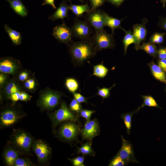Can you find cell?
<instances>
[{
  "instance_id": "14",
  "label": "cell",
  "mask_w": 166,
  "mask_h": 166,
  "mask_svg": "<svg viewBox=\"0 0 166 166\" xmlns=\"http://www.w3.org/2000/svg\"><path fill=\"white\" fill-rule=\"evenodd\" d=\"M99 132V126L95 119L88 120L85 123L81 131L82 135L84 138L91 140L97 135Z\"/></svg>"
},
{
  "instance_id": "38",
  "label": "cell",
  "mask_w": 166,
  "mask_h": 166,
  "mask_svg": "<svg viewBox=\"0 0 166 166\" xmlns=\"http://www.w3.org/2000/svg\"><path fill=\"white\" fill-rule=\"evenodd\" d=\"M84 158L83 156H78L71 159L73 164L75 166H84Z\"/></svg>"
},
{
  "instance_id": "15",
  "label": "cell",
  "mask_w": 166,
  "mask_h": 166,
  "mask_svg": "<svg viewBox=\"0 0 166 166\" xmlns=\"http://www.w3.org/2000/svg\"><path fill=\"white\" fill-rule=\"evenodd\" d=\"M18 61L10 57L1 58L0 61V71L5 74H14L18 68Z\"/></svg>"
},
{
  "instance_id": "5",
  "label": "cell",
  "mask_w": 166,
  "mask_h": 166,
  "mask_svg": "<svg viewBox=\"0 0 166 166\" xmlns=\"http://www.w3.org/2000/svg\"><path fill=\"white\" fill-rule=\"evenodd\" d=\"M61 95L58 92L50 90L44 91L40 95L38 104L44 110L53 109L58 105Z\"/></svg>"
},
{
  "instance_id": "44",
  "label": "cell",
  "mask_w": 166,
  "mask_h": 166,
  "mask_svg": "<svg viewBox=\"0 0 166 166\" xmlns=\"http://www.w3.org/2000/svg\"><path fill=\"white\" fill-rule=\"evenodd\" d=\"M20 93L21 92L19 91L13 93L10 96L9 99L13 102H16L20 100Z\"/></svg>"
},
{
  "instance_id": "8",
  "label": "cell",
  "mask_w": 166,
  "mask_h": 166,
  "mask_svg": "<svg viewBox=\"0 0 166 166\" xmlns=\"http://www.w3.org/2000/svg\"><path fill=\"white\" fill-rule=\"evenodd\" d=\"M106 13L100 9L91 10L85 14V19L94 29L95 31L103 29L105 26Z\"/></svg>"
},
{
  "instance_id": "12",
  "label": "cell",
  "mask_w": 166,
  "mask_h": 166,
  "mask_svg": "<svg viewBox=\"0 0 166 166\" xmlns=\"http://www.w3.org/2000/svg\"><path fill=\"white\" fill-rule=\"evenodd\" d=\"M79 131L78 126L74 123L68 122L63 124L60 127L59 134L61 138L67 140L74 139Z\"/></svg>"
},
{
  "instance_id": "26",
  "label": "cell",
  "mask_w": 166,
  "mask_h": 166,
  "mask_svg": "<svg viewBox=\"0 0 166 166\" xmlns=\"http://www.w3.org/2000/svg\"><path fill=\"white\" fill-rule=\"evenodd\" d=\"M141 97L143 99V102L140 106L138 107L140 109L145 106H148L155 107L162 109V108L158 104L154 98L151 96L141 95Z\"/></svg>"
},
{
  "instance_id": "16",
  "label": "cell",
  "mask_w": 166,
  "mask_h": 166,
  "mask_svg": "<svg viewBox=\"0 0 166 166\" xmlns=\"http://www.w3.org/2000/svg\"><path fill=\"white\" fill-rule=\"evenodd\" d=\"M69 5L65 0H63L56 11L48 17L49 19L55 21L59 19L63 20L65 18H68Z\"/></svg>"
},
{
  "instance_id": "25",
  "label": "cell",
  "mask_w": 166,
  "mask_h": 166,
  "mask_svg": "<svg viewBox=\"0 0 166 166\" xmlns=\"http://www.w3.org/2000/svg\"><path fill=\"white\" fill-rule=\"evenodd\" d=\"M122 30L125 33V35L123 40V43L124 48V53L126 54L128 46L131 44L136 43V40L133 33L130 30H126L123 28Z\"/></svg>"
},
{
  "instance_id": "17",
  "label": "cell",
  "mask_w": 166,
  "mask_h": 166,
  "mask_svg": "<svg viewBox=\"0 0 166 166\" xmlns=\"http://www.w3.org/2000/svg\"><path fill=\"white\" fill-rule=\"evenodd\" d=\"M14 147H7L3 153L5 162L8 166H14L16 160L19 156V152Z\"/></svg>"
},
{
  "instance_id": "29",
  "label": "cell",
  "mask_w": 166,
  "mask_h": 166,
  "mask_svg": "<svg viewBox=\"0 0 166 166\" xmlns=\"http://www.w3.org/2000/svg\"><path fill=\"white\" fill-rule=\"evenodd\" d=\"M65 85L71 93L75 92L78 89L79 85L77 81L73 78H68L65 81Z\"/></svg>"
},
{
  "instance_id": "20",
  "label": "cell",
  "mask_w": 166,
  "mask_h": 166,
  "mask_svg": "<svg viewBox=\"0 0 166 166\" xmlns=\"http://www.w3.org/2000/svg\"><path fill=\"white\" fill-rule=\"evenodd\" d=\"M69 10H71L77 18L82 17L85 12H88L91 10L89 5L87 4L83 5H69Z\"/></svg>"
},
{
  "instance_id": "18",
  "label": "cell",
  "mask_w": 166,
  "mask_h": 166,
  "mask_svg": "<svg viewBox=\"0 0 166 166\" xmlns=\"http://www.w3.org/2000/svg\"><path fill=\"white\" fill-rule=\"evenodd\" d=\"M148 65L152 74L157 80L166 84V73L154 61H152Z\"/></svg>"
},
{
  "instance_id": "1",
  "label": "cell",
  "mask_w": 166,
  "mask_h": 166,
  "mask_svg": "<svg viewBox=\"0 0 166 166\" xmlns=\"http://www.w3.org/2000/svg\"><path fill=\"white\" fill-rule=\"evenodd\" d=\"M67 45L68 52L75 66L83 65L85 61L95 57L97 53L91 37L73 42Z\"/></svg>"
},
{
  "instance_id": "31",
  "label": "cell",
  "mask_w": 166,
  "mask_h": 166,
  "mask_svg": "<svg viewBox=\"0 0 166 166\" xmlns=\"http://www.w3.org/2000/svg\"><path fill=\"white\" fill-rule=\"evenodd\" d=\"M116 84H114L111 87L109 88H106L105 87L101 88H98L97 94L103 99L108 98L110 95V90Z\"/></svg>"
},
{
  "instance_id": "49",
  "label": "cell",
  "mask_w": 166,
  "mask_h": 166,
  "mask_svg": "<svg viewBox=\"0 0 166 166\" xmlns=\"http://www.w3.org/2000/svg\"><path fill=\"white\" fill-rule=\"evenodd\" d=\"M5 73H1L0 74V84L1 85H3L7 80V77Z\"/></svg>"
},
{
  "instance_id": "40",
  "label": "cell",
  "mask_w": 166,
  "mask_h": 166,
  "mask_svg": "<svg viewBox=\"0 0 166 166\" xmlns=\"http://www.w3.org/2000/svg\"><path fill=\"white\" fill-rule=\"evenodd\" d=\"M74 98L79 103L87 102V98L79 93L74 92L73 93Z\"/></svg>"
},
{
  "instance_id": "22",
  "label": "cell",
  "mask_w": 166,
  "mask_h": 166,
  "mask_svg": "<svg viewBox=\"0 0 166 166\" xmlns=\"http://www.w3.org/2000/svg\"><path fill=\"white\" fill-rule=\"evenodd\" d=\"M122 19L120 20L109 15L106 13L105 15V26L109 27L112 34H114V30L118 28L123 29L121 26Z\"/></svg>"
},
{
  "instance_id": "19",
  "label": "cell",
  "mask_w": 166,
  "mask_h": 166,
  "mask_svg": "<svg viewBox=\"0 0 166 166\" xmlns=\"http://www.w3.org/2000/svg\"><path fill=\"white\" fill-rule=\"evenodd\" d=\"M9 3L13 10L17 14L24 18L28 14V10L20 0H6Z\"/></svg>"
},
{
  "instance_id": "36",
  "label": "cell",
  "mask_w": 166,
  "mask_h": 166,
  "mask_svg": "<svg viewBox=\"0 0 166 166\" xmlns=\"http://www.w3.org/2000/svg\"><path fill=\"white\" fill-rule=\"evenodd\" d=\"M95 112L93 110L82 109L78 113L79 116L81 117L88 121L90 120L92 115Z\"/></svg>"
},
{
  "instance_id": "3",
  "label": "cell",
  "mask_w": 166,
  "mask_h": 166,
  "mask_svg": "<svg viewBox=\"0 0 166 166\" xmlns=\"http://www.w3.org/2000/svg\"><path fill=\"white\" fill-rule=\"evenodd\" d=\"M91 38L97 52L104 49H113L115 46V41L113 35L104 29L95 31Z\"/></svg>"
},
{
  "instance_id": "4",
  "label": "cell",
  "mask_w": 166,
  "mask_h": 166,
  "mask_svg": "<svg viewBox=\"0 0 166 166\" xmlns=\"http://www.w3.org/2000/svg\"><path fill=\"white\" fill-rule=\"evenodd\" d=\"M71 28L73 37L81 40L90 38L93 33L92 26L86 21L76 18Z\"/></svg>"
},
{
  "instance_id": "39",
  "label": "cell",
  "mask_w": 166,
  "mask_h": 166,
  "mask_svg": "<svg viewBox=\"0 0 166 166\" xmlns=\"http://www.w3.org/2000/svg\"><path fill=\"white\" fill-rule=\"evenodd\" d=\"M157 57L158 59H166V47L161 46L158 49Z\"/></svg>"
},
{
  "instance_id": "10",
  "label": "cell",
  "mask_w": 166,
  "mask_h": 166,
  "mask_svg": "<svg viewBox=\"0 0 166 166\" xmlns=\"http://www.w3.org/2000/svg\"><path fill=\"white\" fill-rule=\"evenodd\" d=\"M121 137L122 146L117 155L121 158L127 165L132 162L139 163L135 157L131 141L125 140L122 135Z\"/></svg>"
},
{
  "instance_id": "27",
  "label": "cell",
  "mask_w": 166,
  "mask_h": 166,
  "mask_svg": "<svg viewBox=\"0 0 166 166\" xmlns=\"http://www.w3.org/2000/svg\"><path fill=\"white\" fill-rule=\"evenodd\" d=\"M93 75L100 78L104 77L107 75L109 70L102 64H98L93 66Z\"/></svg>"
},
{
  "instance_id": "24",
  "label": "cell",
  "mask_w": 166,
  "mask_h": 166,
  "mask_svg": "<svg viewBox=\"0 0 166 166\" xmlns=\"http://www.w3.org/2000/svg\"><path fill=\"white\" fill-rule=\"evenodd\" d=\"M140 109L138 107L136 109L133 111L123 113L121 116V117L123 120L126 128V133L128 135L130 134L131 133L132 117L134 114L137 113L139 111Z\"/></svg>"
},
{
  "instance_id": "43",
  "label": "cell",
  "mask_w": 166,
  "mask_h": 166,
  "mask_svg": "<svg viewBox=\"0 0 166 166\" xmlns=\"http://www.w3.org/2000/svg\"><path fill=\"white\" fill-rule=\"evenodd\" d=\"M157 62V65L166 73V59H158Z\"/></svg>"
},
{
  "instance_id": "32",
  "label": "cell",
  "mask_w": 166,
  "mask_h": 166,
  "mask_svg": "<svg viewBox=\"0 0 166 166\" xmlns=\"http://www.w3.org/2000/svg\"><path fill=\"white\" fill-rule=\"evenodd\" d=\"M33 165L32 163L27 158L18 157L15 161L14 166H30Z\"/></svg>"
},
{
  "instance_id": "46",
  "label": "cell",
  "mask_w": 166,
  "mask_h": 166,
  "mask_svg": "<svg viewBox=\"0 0 166 166\" xmlns=\"http://www.w3.org/2000/svg\"><path fill=\"white\" fill-rule=\"evenodd\" d=\"M28 77V73L26 72H22L19 74L18 78L20 81H23L27 80Z\"/></svg>"
},
{
  "instance_id": "51",
  "label": "cell",
  "mask_w": 166,
  "mask_h": 166,
  "mask_svg": "<svg viewBox=\"0 0 166 166\" xmlns=\"http://www.w3.org/2000/svg\"><path fill=\"white\" fill-rule=\"evenodd\" d=\"M79 0L80 1H81V2H83L84 1V0Z\"/></svg>"
},
{
  "instance_id": "9",
  "label": "cell",
  "mask_w": 166,
  "mask_h": 166,
  "mask_svg": "<svg viewBox=\"0 0 166 166\" xmlns=\"http://www.w3.org/2000/svg\"><path fill=\"white\" fill-rule=\"evenodd\" d=\"M52 35L61 43L68 45L73 42L71 27L68 26L64 22L53 28Z\"/></svg>"
},
{
  "instance_id": "41",
  "label": "cell",
  "mask_w": 166,
  "mask_h": 166,
  "mask_svg": "<svg viewBox=\"0 0 166 166\" xmlns=\"http://www.w3.org/2000/svg\"><path fill=\"white\" fill-rule=\"evenodd\" d=\"M24 86L25 87L29 90L33 89L35 86L34 80L32 78L27 80L25 82Z\"/></svg>"
},
{
  "instance_id": "2",
  "label": "cell",
  "mask_w": 166,
  "mask_h": 166,
  "mask_svg": "<svg viewBox=\"0 0 166 166\" xmlns=\"http://www.w3.org/2000/svg\"><path fill=\"white\" fill-rule=\"evenodd\" d=\"M10 141L13 147L19 152L28 154L30 152L33 143V139L31 136L26 131L19 129L14 130Z\"/></svg>"
},
{
  "instance_id": "6",
  "label": "cell",
  "mask_w": 166,
  "mask_h": 166,
  "mask_svg": "<svg viewBox=\"0 0 166 166\" xmlns=\"http://www.w3.org/2000/svg\"><path fill=\"white\" fill-rule=\"evenodd\" d=\"M53 126L55 127L58 124L65 121H75L77 117L65 102H62L60 107L50 115Z\"/></svg>"
},
{
  "instance_id": "50",
  "label": "cell",
  "mask_w": 166,
  "mask_h": 166,
  "mask_svg": "<svg viewBox=\"0 0 166 166\" xmlns=\"http://www.w3.org/2000/svg\"><path fill=\"white\" fill-rule=\"evenodd\" d=\"M160 2L162 3L163 6L164 7L166 3V0H160Z\"/></svg>"
},
{
  "instance_id": "37",
  "label": "cell",
  "mask_w": 166,
  "mask_h": 166,
  "mask_svg": "<svg viewBox=\"0 0 166 166\" xmlns=\"http://www.w3.org/2000/svg\"><path fill=\"white\" fill-rule=\"evenodd\" d=\"M91 6V10L97 9L104 4L106 0H89Z\"/></svg>"
},
{
  "instance_id": "47",
  "label": "cell",
  "mask_w": 166,
  "mask_h": 166,
  "mask_svg": "<svg viewBox=\"0 0 166 166\" xmlns=\"http://www.w3.org/2000/svg\"><path fill=\"white\" fill-rule=\"evenodd\" d=\"M159 26L160 28L166 30V17L162 18L160 19L159 22Z\"/></svg>"
},
{
  "instance_id": "13",
  "label": "cell",
  "mask_w": 166,
  "mask_h": 166,
  "mask_svg": "<svg viewBox=\"0 0 166 166\" xmlns=\"http://www.w3.org/2000/svg\"><path fill=\"white\" fill-rule=\"evenodd\" d=\"M148 21L146 18L143 19L140 24H136L133 26V34L136 40L134 48L137 50H139L140 43L145 40L147 34L145 24Z\"/></svg>"
},
{
  "instance_id": "45",
  "label": "cell",
  "mask_w": 166,
  "mask_h": 166,
  "mask_svg": "<svg viewBox=\"0 0 166 166\" xmlns=\"http://www.w3.org/2000/svg\"><path fill=\"white\" fill-rule=\"evenodd\" d=\"M125 0H106L115 6L118 7L120 6Z\"/></svg>"
},
{
  "instance_id": "7",
  "label": "cell",
  "mask_w": 166,
  "mask_h": 166,
  "mask_svg": "<svg viewBox=\"0 0 166 166\" xmlns=\"http://www.w3.org/2000/svg\"><path fill=\"white\" fill-rule=\"evenodd\" d=\"M24 116L23 113L16 109L13 108H6L1 113V127L5 128L12 125Z\"/></svg>"
},
{
  "instance_id": "33",
  "label": "cell",
  "mask_w": 166,
  "mask_h": 166,
  "mask_svg": "<svg viewBox=\"0 0 166 166\" xmlns=\"http://www.w3.org/2000/svg\"><path fill=\"white\" fill-rule=\"evenodd\" d=\"M78 150L80 152L84 155H89L93 152L91 145L89 143L83 144Z\"/></svg>"
},
{
  "instance_id": "28",
  "label": "cell",
  "mask_w": 166,
  "mask_h": 166,
  "mask_svg": "<svg viewBox=\"0 0 166 166\" xmlns=\"http://www.w3.org/2000/svg\"><path fill=\"white\" fill-rule=\"evenodd\" d=\"M19 91L20 89L18 85L13 81L7 83L4 89L5 94L9 98L12 94Z\"/></svg>"
},
{
  "instance_id": "23",
  "label": "cell",
  "mask_w": 166,
  "mask_h": 166,
  "mask_svg": "<svg viewBox=\"0 0 166 166\" xmlns=\"http://www.w3.org/2000/svg\"><path fill=\"white\" fill-rule=\"evenodd\" d=\"M158 49L156 45L149 42H143L140 45L139 49L144 50L147 53L153 57H157Z\"/></svg>"
},
{
  "instance_id": "30",
  "label": "cell",
  "mask_w": 166,
  "mask_h": 166,
  "mask_svg": "<svg viewBox=\"0 0 166 166\" xmlns=\"http://www.w3.org/2000/svg\"><path fill=\"white\" fill-rule=\"evenodd\" d=\"M164 33L156 32L149 38V42L155 44H160L163 42Z\"/></svg>"
},
{
  "instance_id": "48",
  "label": "cell",
  "mask_w": 166,
  "mask_h": 166,
  "mask_svg": "<svg viewBox=\"0 0 166 166\" xmlns=\"http://www.w3.org/2000/svg\"><path fill=\"white\" fill-rule=\"evenodd\" d=\"M54 0H44L43 2L42 3V6L46 5H50L54 9H57V7L54 3Z\"/></svg>"
},
{
  "instance_id": "42",
  "label": "cell",
  "mask_w": 166,
  "mask_h": 166,
  "mask_svg": "<svg viewBox=\"0 0 166 166\" xmlns=\"http://www.w3.org/2000/svg\"><path fill=\"white\" fill-rule=\"evenodd\" d=\"M32 97L27 93L21 92L20 100L21 101H27L30 100Z\"/></svg>"
},
{
  "instance_id": "35",
  "label": "cell",
  "mask_w": 166,
  "mask_h": 166,
  "mask_svg": "<svg viewBox=\"0 0 166 166\" xmlns=\"http://www.w3.org/2000/svg\"><path fill=\"white\" fill-rule=\"evenodd\" d=\"M69 109L72 111L79 113L82 109L80 103L74 98L73 99L69 104Z\"/></svg>"
},
{
  "instance_id": "11",
  "label": "cell",
  "mask_w": 166,
  "mask_h": 166,
  "mask_svg": "<svg viewBox=\"0 0 166 166\" xmlns=\"http://www.w3.org/2000/svg\"><path fill=\"white\" fill-rule=\"evenodd\" d=\"M32 147L38 161L45 162L51 154V149L47 144L41 140H37L33 142Z\"/></svg>"
},
{
  "instance_id": "34",
  "label": "cell",
  "mask_w": 166,
  "mask_h": 166,
  "mask_svg": "<svg viewBox=\"0 0 166 166\" xmlns=\"http://www.w3.org/2000/svg\"><path fill=\"white\" fill-rule=\"evenodd\" d=\"M126 165L125 162L121 158L116 155L111 161L109 166H123Z\"/></svg>"
},
{
  "instance_id": "21",
  "label": "cell",
  "mask_w": 166,
  "mask_h": 166,
  "mask_svg": "<svg viewBox=\"0 0 166 166\" xmlns=\"http://www.w3.org/2000/svg\"><path fill=\"white\" fill-rule=\"evenodd\" d=\"M4 29L8 35L14 45H18L21 44L22 40V37L20 33L13 29L6 24H5Z\"/></svg>"
}]
</instances>
